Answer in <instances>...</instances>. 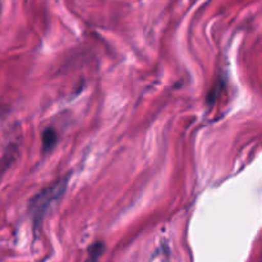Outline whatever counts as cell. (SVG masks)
<instances>
[{"instance_id":"7a4b0ae2","label":"cell","mask_w":262,"mask_h":262,"mask_svg":"<svg viewBox=\"0 0 262 262\" xmlns=\"http://www.w3.org/2000/svg\"><path fill=\"white\" fill-rule=\"evenodd\" d=\"M58 141V135L53 128H48L42 133V150L50 151Z\"/></svg>"},{"instance_id":"6da1fadb","label":"cell","mask_w":262,"mask_h":262,"mask_svg":"<svg viewBox=\"0 0 262 262\" xmlns=\"http://www.w3.org/2000/svg\"><path fill=\"white\" fill-rule=\"evenodd\" d=\"M64 189H66V182H58V183L41 191L40 193H37L31 200L30 212L35 217V220H38L45 215L46 210L63 194Z\"/></svg>"}]
</instances>
